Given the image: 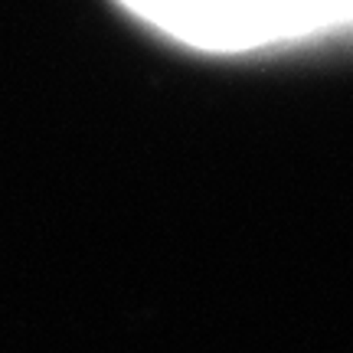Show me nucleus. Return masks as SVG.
<instances>
[{"mask_svg": "<svg viewBox=\"0 0 353 353\" xmlns=\"http://www.w3.org/2000/svg\"><path fill=\"white\" fill-rule=\"evenodd\" d=\"M174 39L213 52H239L343 30L337 0H121Z\"/></svg>", "mask_w": 353, "mask_h": 353, "instance_id": "f257e3e1", "label": "nucleus"}]
</instances>
